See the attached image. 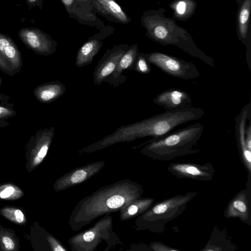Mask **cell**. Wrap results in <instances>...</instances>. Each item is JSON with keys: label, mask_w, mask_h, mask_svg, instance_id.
Returning a JSON list of instances; mask_svg holds the SVG:
<instances>
[{"label": "cell", "mask_w": 251, "mask_h": 251, "mask_svg": "<svg viewBox=\"0 0 251 251\" xmlns=\"http://www.w3.org/2000/svg\"><path fill=\"white\" fill-rule=\"evenodd\" d=\"M138 207L135 205H132L129 207L128 209V213L130 215H133L135 214L138 212Z\"/></svg>", "instance_id": "cell-32"}, {"label": "cell", "mask_w": 251, "mask_h": 251, "mask_svg": "<svg viewBox=\"0 0 251 251\" xmlns=\"http://www.w3.org/2000/svg\"><path fill=\"white\" fill-rule=\"evenodd\" d=\"M95 238V234L92 231H88L83 235V239L86 242H90Z\"/></svg>", "instance_id": "cell-30"}, {"label": "cell", "mask_w": 251, "mask_h": 251, "mask_svg": "<svg viewBox=\"0 0 251 251\" xmlns=\"http://www.w3.org/2000/svg\"><path fill=\"white\" fill-rule=\"evenodd\" d=\"M98 11L116 23L127 24L130 19L115 0H89Z\"/></svg>", "instance_id": "cell-15"}, {"label": "cell", "mask_w": 251, "mask_h": 251, "mask_svg": "<svg viewBox=\"0 0 251 251\" xmlns=\"http://www.w3.org/2000/svg\"><path fill=\"white\" fill-rule=\"evenodd\" d=\"M138 53L137 44L129 47L121 58L114 71L104 82L108 83L114 87L123 84L126 80L127 76L122 75V73L126 70H133Z\"/></svg>", "instance_id": "cell-13"}, {"label": "cell", "mask_w": 251, "mask_h": 251, "mask_svg": "<svg viewBox=\"0 0 251 251\" xmlns=\"http://www.w3.org/2000/svg\"><path fill=\"white\" fill-rule=\"evenodd\" d=\"M133 70L138 73L144 75L151 73V64L146 58L145 53L141 52L138 53Z\"/></svg>", "instance_id": "cell-21"}, {"label": "cell", "mask_w": 251, "mask_h": 251, "mask_svg": "<svg viewBox=\"0 0 251 251\" xmlns=\"http://www.w3.org/2000/svg\"><path fill=\"white\" fill-rule=\"evenodd\" d=\"M245 140L246 144L249 150L251 151V120L248 125H246L245 129Z\"/></svg>", "instance_id": "cell-27"}, {"label": "cell", "mask_w": 251, "mask_h": 251, "mask_svg": "<svg viewBox=\"0 0 251 251\" xmlns=\"http://www.w3.org/2000/svg\"><path fill=\"white\" fill-rule=\"evenodd\" d=\"M153 250L159 251H178V250L176 249L169 247L161 242H157L155 243L153 246Z\"/></svg>", "instance_id": "cell-28"}, {"label": "cell", "mask_w": 251, "mask_h": 251, "mask_svg": "<svg viewBox=\"0 0 251 251\" xmlns=\"http://www.w3.org/2000/svg\"><path fill=\"white\" fill-rule=\"evenodd\" d=\"M197 194V192H187L155 203L145 216L147 227L153 232H163L166 225L180 216Z\"/></svg>", "instance_id": "cell-3"}, {"label": "cell", "mask_w": 251, "mask_h": 251, "mask_svg": "<svg viewBox=\"0 0 251 251\" xmlns=\"http://www.w3.org/2000/svg\"><path fill=\"white\" fill-rule=\"evenodd\" d=\"M167 170L177 178L202 181L212 180L215 172L213 166L210 162L203 164L190 162H174L168 165Z\"/></svg>", "instance_id": "cell-5"}, {"label": "cell", "mask_w": 251, "mask_h": 251, "mask_svg": "<svg viewBox=\"0 0 251 251\" xmlns=\"http://www.w3.org/2000/svg\"><path fill=\"white\" fill-rule=\"evenodd\" d=\"M153 102L166 110H175L191 107L192 100L185 91L171 88L159 93L153 100Z\"/></svg>", "instance_id": "cell-11"}, {"label": "cell", "mask_w": 251, "mask_h": 251, "mask_svg": "<svg viewBox=\"0 0 251 251\" xmlns=\"http://www.w3.org/2000/svg\"><path fill=\"white\" fill-rule=\"evenodd\" d=\"M66 86L59 81H51L41 84L36 87L33 94L40 102L50 104L59 99L65 93Z\"/></svg>", "instance_id": "cell-14"}, {"label": "cell", "mask_w": 251, "mask_h": 251, "mask_svg": "<svg viewBox=\"0 0 251 251\" xmlns=\"http://www.w3.org/2000/svg\"><path fill=\"white\" fill-rule=\"evenodd\" d=\"M23 66L21 54L13 41L0 33V71L12 76Z\"/></svg>", "instance_id": "cell-6"}, {"label": "cell", "mask_w": 251, "mask_h": 251, "mask_svg": "<svg viewBox=\"0 0 251 251\" xmlns=\"http://www.w3.org/2000/svg\"><path fill=\"white\" fill-rule=\"evenodd\" d=\"M251 119V102L242 108L235 118V137L240 159L248 174L251 175V151L245 140V129L248 120Z\"/></svg>", "instance_id": "cell-8"}, {"label": "cell", "mask_w": 251, "mask_h": 251, "mask_svg": "<svg viewBox=\"0 0 251 251\" xmlns=\"http://www.w3.org/2000/svg\"><path fill=\"white\" fill-rule=\"evenodd\" d=\"M54 133V127L51 126L38 130L33 137L34 145L30 152L29 164L31 169L39 165L46 155Z\"/></svg>", "instance_id": "cell-12"}, {"label": "cell", "mask_w": 251, "mask_h": 251, "mask_svg": "<svg viewBox=\"0 0 251 251\" xmlns=\"http://www.w3.org/2000/svg\"><path fill=\"white\" fill-rule=\"evenodd\" d=\"M228 219L238 218L243 223L251 225V189L239 191L228 202L224 211Z\"/></svg>", "instance_id": "cell-9"}, {"label": "cell", "mask_w": 251, "mask_h": 251, "mask_svg": "<svg viewBox=\"0 0 251 251\" xmlns=\"http://www.w3.org/2000/svg\"><path fill=\"white\" fill-rule=\"evenodd\" d=\"M226 232L223 230L214 228L210 240L201 251H220V243L224 251H234L236 247L228 236L225 234Z\"/></svg>", "instance_id": "cell-17"}, {"label": "cell", "mask_w": 251, "mask_h": 251, "mask_svg": "<svg viewBox=\"0 0 251 251\" xmlns=\"http://www.w3.org/2000/svg\"><path fill=\"white\" fill-rule=\"evenodd\" d=\"M125 202V199L119 195H115L109 198L106 201L107 205L111 208L121 207Z\"/></svg>", "instance_id": "cell-24"}, {"label": "cell", "mask_w": 251, "mask_h": 251, "mask_svg": "<svg viewBox=\"0 0 251 251\" xmlns=\"http://www.w3.org/2000/svg\"><path fill=\"white\" fill-rule=\"evenodd\" d=\"M86 176L87 174L85 171L83 170H79L73 174L71 179L73 183H77L83 181Z\"/></svg>", "instance_id": "cell-26"}, {"label": "cell", "mask_w": 251, "mask_h": 251, "mask_svg": "<svg viewBox=\"0 0 251 251\" xmlns=\"http://www.w3.org/2000/svg\"><path fill=\"white\" fill-rule=\"evenodd\" d=\"M10 99V96L0 93V105L7 103Z\"/></svg>", "instance_id": "cell-31"}, {"label": "cell", "mask_w": 251, "mask_h": 251, "mask_svg": "<svg viewBox=\"0 0 251 251\" xmlns=\"http://www.w3.org/2000/svg\"><path fill=\"white\" fill-rule=\"evenodd\" d=\"M129 47L126 44H120L107 50L93 72V82L95 85H100L113 73Z\"/></svg>", "instance_id": "cell-7"}, {"label": "cell", "mask_w": 251, "mask_h": 251, "mask_svg": "<svg viewBox=\"0 0 251 251\" xmlns=\"http://www.w3.org/2000/svg\"><path fill=\"white\" fill-rule=\"evenodd\" d=\"M251 0H246L241 7L239 17V31L241 36L246 37L248 29Z\"/></svg>", "instance_id": "cell-18"}, {"label": "cell", "mask_w": 251, "mask_h": 251, "mask_svg": "<svg viewBox=\"0 0 251 251\" xmlns=\"http://www.w3.org/2000/svg\"><path fill=\"white\" fill-rule=\"evenodd\" d=\"M168 34V31L166 28L161 25L156 26L154 30V35L155 37L159 40H165Z\"/></svg>", "instance_id": "cell-25"}, {"label": "cell", "mask_w": 251, "mask_h": 251, "mask_svg": "<svg viewBox=\"0 0 251 251\" xmlns=\"http://www.w3.org/2000/svg\"><path fill=\"white\" fill-rule=\"evenodd\" d=\"M204 126L200 123L189 125L162 136L152 138L143 149L150 157L168 161L201 151L195 148L200 139Z\"/></svg>", "instance_id": "cell-2"}, {"label": "cell", "mask_w": 251, "mask_h": 251, "mask_svg": "<svg viewBox=\"0 0 251 251\" xmlns=\"http://www.w3.org/2000/svg\"><path fill=\"white\" fill-rule=\"evenodd\" d=\"M31 2H34L36 0H29Z\"/></svg>", "instance_id": "cell-34"}, {"label": "cell", "mask_w": 251, "mask_h": 251, "mask_svg": "<svg viewBox=\"0 0 251 251\" xmlns=\"http://www.w3.org/2000/svg\"><path fill=\"white\" fill-rule=\"evenodd\" d=\"M13 105V104L8 103L0 105V127H6L9 125L7 120L17 114Z\"/></svg>", "instance_id": "cell-22"}, {"label": "cell", "mask_w": 251, "mask_h": 251, "mask_svg": "<svg viewBox=\"0 0 251 251\" xmlns=\"http://www.w3.org/2000/svg\"><path fill=\"white\" fill-rule=\"evenodd\" d=\"M19 36L27 47L38 54L48 56L56 51L57 43L38 29H22Z\"/></svg>", "instance_id": "cell-10"}, {"label": "cell", "mask_w": 251, "mask_h": 251, "mask_svg": "<svg viewBox=\"0 0 251 251\" xmlns=\"http://www.w3.org/2000/svg\"><path fill=\"white\" fill-rule=\"evenodd\" d=\"M204 114L202 109L192 106L166 110L141 121L118 127L114 133L104 138L103 143L148 136L158 138L171 132L180 125L201 118Z\"/></svg>", "instance_id": "cell-1"}, {"label": "cell", "mask_w": 251, "mask_h": 251, "mask_svg": "<svg viewBox=\"0 0 251 251\" xmlns=\"http://www.w3.org/2000/svg\"><path fill=\"white\" fill-rule=\"evenodd\" d=\"M1 214L8 220L18 224H23L25 222L23 212L16 208L6 207L0 210Z\"/></svg>", "instance_id": "cell-20"}, {"label": "cell", "mask_w": 251, "mask_h": 251, "mask_svg": "<svg viewBox=\"0 0 251 251\" xmlns=\"http://www.w3.org/2000/svg\"><path fill=\"white\" fill-rule=\"evenodd\" d=\"M102 44L99 38H90L79 49L75 57V66L82 68L90 64L100 50Z\"/></svg>", "instance_id": "cell-16"}, {"label": "cell", "mask_w": 251, "mask_h": 251, "mask_svg": "<svg viewBox=\"0 0 251 251\" xmlns=\"http://www.w3.org/2000/svg\"><path fill=\"white\" fill-rule=\"evenodd\" d=\"M1 83H2V80H1V78H0V87L1 86Z\"/></svg>", "instance_id": "cell-33"}, {"label": "cell", "mask_w": 251, "mask_h": 251, "mask_svg": "<svg viewBox=\"0 0 251 251\" xmlns=\"http://www.w3.org/2000/svg\"><path fill=\"white\" fill-rule=\"evenodd\" d=\"M0 246L2 250L14 251L16 244L12 235L6 231H0Z\"/></svg>", "instance_id": "cell-23"}, {"label": "cell", "mask_w": 251, "mask_h": 251, "mask_svg": "<svg viewBox=\"0 0 251 251\" xmlns=\"http://www.w3.org/2000/svg\"><path fill=\"white\" fill-rule=\"evenodd\" d=\"M24 193L18 186L12 184L0 186V199L6 200H15L21 198Z\"/></svg>", "instance_id": "cell-19"}, {"label": "cell", "mask_w": 251, "mask_h": 251, "mask_svg": "<svg viewBox=\"0 0 251 251\" xmlns=\"http://www.w3.org/2000/svg\"><path fill=\"white\" fill-rule=\"evenodd\" d=\"M186 5L184 1H180L178 2L176 6V11L179 15L183 14L186 10Z\"/></svg>", "instance_id": "cell-29"}, {"label": "cell", "mask_w": 251, "mask_h": 251, "mask_svg": "<svg viewBox=\"0 0 251 251\" xmlns=\"http://www.w3.org/2000/svg\"><path fill=\"white\" fill-rule=\"evenodd\" d=\"M145 56L151 64L173 77L190 80L200 75L196 66L192 62L159 52L145 53Z\"/></svg>", "instance_id": "cell-4"}]
</instances>
